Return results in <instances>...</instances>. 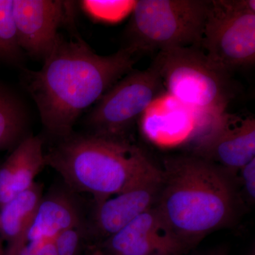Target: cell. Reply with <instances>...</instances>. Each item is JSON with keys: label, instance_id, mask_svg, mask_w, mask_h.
Here are the masks:
<instances>
[{"label": "cell", "instance_id": "cell-7", "mask_svg": "<svg viewBox=\"0 0 255 255\" xmlns=\"http://www.w3.org/2000/svg\"><path fill=\"white\" fill-rule=\"evenodd\" d=\"M162 86L152 66L129 72L101 97L89 114L86 122L91 133L124 137L128 128L155 102Z\"/></svg>", "mask_w": 255, "mask_h": 255}, {"label": "cell", "instance_id": "cell-6", "mask_svg": "<svg viewBox=\"0 0 255 255\" xmlns=\"http://www.w3.org/2000/svg\"><path fill=\"white\" fill-rule=\"evenodd\" d=\"M201 48L210 63L226 75L254 65L255 0L210 1Z\"/></svg>", "mask_w": 255, "mask_h": 255}, {"label": "cell", "instance_id": "cell-5", "mask_svg": "<svg viewBox=\"0 0 255 255\" xmlns=\"http://www.w3.org/2000/svg\"><path fill=\"white\" fill-rule=\"evenodd\" d=\"M209 5L206 0L134 1L126 47L135 55L174 48H201Z\"/></svg>", "mask_w": 255, "mask_h": 255}, {"label": "cell", "instance_id": "cell-15", "mask_svg": "<svg viewBox=\"0 0 255 255\" xmlns=\"http://www.w3.org/2000/svg\"><path fill=\"white\" fill-rule=\"evenodd\" d=\"M28 119L16 95L0 83V150H13L27 137Z\"/></svg>", "mask_w": 255, "mask_h": 255}, {"label": "cell", "instance_id": "cell-23", "mask_svg": "<svg viewBox=\"0 0 255 255\" xmlns=\"http://www.w3.org/2000/svg\"><path fill=\"white\" fill-rule=\"evenodd\" d=\"M0 255H2V251H1V248H0Z\"/></svg>", "mask_w": 255, "mask_h": 255}, {"label": "cell", "instance_id": "cell-16", "mask_svg": "<svg viewBox=\"0 0 255 255\" xmlns=\"http://www.w3.org/2000/svg\"><path fill=\"white\" fill-rule=\"evenodd\" d=\"M13 0H0V62L18 65L23 50L18 44L12 14Z\"/></svg>", "mask_w": 255, "mask_h": 255}, {"label": "cell", "instance_id": "cell-19", "mask_svg": "<svg viewBox=\"0 0 255 255\" xmlns=\"http://www.w3.org/2000/svg\"><path fill=\"white\" fill-rule=\"evenodd\" d=\"M38 255H58L55 248V240L48 242L41 248Z\"/></svg>", "mask_w": 255, "mask_h": 255}, {"label": "cell", "instance_id": "cell-17", "mask_svg": "<svg viewBox=\"0 0 255 255\" xmlns=\"http://www.w3.org/2000/svg\"><path fill=\"white\" fill-rule=\"evenodd\" d=\"M88 233L84 221L60 233L55 239L58 255H80L82 243Z\"/></svg>", "mask_w": 255, "mask_h": 255}, {"label": "cell", "instance_id": "cell-14", "mask_svg": "<svg viewBox=\"0 0 255 255\" xmlns=\"http://www.w3.org/2000/svg\"><path fill=\"white\" fill-rule=\"evenodd\" d=\"M43 197V185L35 182L0 208V233L9 244L27 229Z\"/></svg>", "mask_w": 255, "mask_h": 255}, {"label": "cell", "instance_id": "cell-10", "mask_svg": "<svg viewBox=\"0 0 255 255\" xmlns=\"http://www.w3.org/2000/svg\"><path fill=\"white\" fill-rule=\"evenodd\" d=\"M100 249L110 255H178L185 251L155 206L139 215Z\"/></svg>", "mask_w": 255, "mask_h": 255}, {"label": "cell", "instance_id": "cell-24", "mask_svg": "<svg viewBox=\"0 0 255 255\" xmlns=\"http://www.w3.org/2000/svg\"><path fill=\"white\" fill-rule=\"evenodd\" d=\"M169 255L159 254V255Z\"/></svg>", "mask_w": 255, "mask_h": 255}, {"label": "cell", "instance_id": "cell-12", "mask_svg": "<svg viewBox=\"0 0 255 255\" xmlns=\"http://www.w3.org/2000/svg\"><path fill=\"white\" fill-rule=\"evenodd\" d=\"M83 221L80 205L70 191H51L48 196H43L27 229L13 243L43 247L65 230Z\"/></svg>", "mask_w": 255, "mask_h": 255}, {"label": "cell", "instance_id": "cell-25", "mask_svg": "<svg viewBox=\"0 0 255 255\" xmlns=\"http://www.w3.org/2000/svg\"><path fill=\"white\" fill-rule=\"evenodd\" d=\"M102 253H103V252H102ZM104 255H107V254H105V253H104Z\"/></svg>", "mask_w": 255, "mask_h": 255}, {"label": "cell", "instance_id": "cell-8", "mask_svg": "<svg viewBox=\"0 0 255 255\" xmlns=\"http://www.w3.org/2000/svg\"><path fill=\"white\" fill-rule=\"evenodd\" d=\"M196 156L221 166L229 173L255 158V120L224 112L196 129ZM195 131V132H196Z\"/></svg>", "mask_w": 255, "mask_h": 255}, {"label": "cell", "instance_id": "cell-20", "mask_svg": "<svg viewBox=\"0 0 255 255\" xmlns=\"http://www.w3.org/2000/svg\"><path fill=\"white\" fill-rule=\"evenodd\" d=\"M199 255H229L227 247L221 246L213 248Z\"/></svg>", "mask_w": 255, "mask_h": 255}, {"label": "cell", "instance_id": "cell-1", "mask_svg": "<svg viewBox=\"0 0 255 255\" xmlns=\"http://www.w3.org/2000/svg\"><path fill=\"white\" fill-rule=\"evenodd\" d=\"M135 55L127 47L98 55L82 38L59 33L41 70L23 73L46 131L58 140L73 133L82 112L132 70Z\"/></svg>", "mask_w": 255, "mask_h": 255}, {"label": "cell", "instance_id": "cell-9", "mask_svg": "<svg viewBox=\"0 0 255 255\" xmlns=\"http://www.w3.org/2000/svg\"><path fill=\"white\" fill-rule=\"evenodd\" d=\"M67 2L13 0V18L18 44L23 51L44 61L59 36L58 28L67 20Z\"/></svg>", "mask_w": 255, "mask_h": 255}, {"label": "cell", "instance_id": "cell-21", "mask_svg": "<svg viewBox=\"0 0 255 255\" xmlns=\"http://www.w3.org/2000/svg\"><path fill=\"white\" fill-rule=\"evenodd\" d=\"M89 255H105L104 253H102V251H100V249L95 250V251H92L91 253H90Z\"/></svg>", "mask_w": 255, "mask_h": 255}, {"label": "cell", "instance_id": "cell-13", "mask_svg": "<svg viewBox=\"0 0 255 255\" xmlns=\"http://www.w3.org/2000/svg\"><path fill=\"white\" fill-rule=\"evenodd\" d=\"M43 147L41 137L28 135L0 164V208L33 185L46 166Z\"/></svg>", "mask_w": 255, "mask_h": 255}, {"label": "cell", "instance_id": "cell-18", "mask_svg": "<svg viewBox=\"0 0 255 255\" xmlns=\"http://www.w3.org/2000/svg\"><path fill=\"white\" fill-rule=\"evenodd\" d=\"M241 174V184L245 196L251 203L255 200V158L238 171Z\"/></svg>", "mask_w": 255, "mask_h": 255}, {"label": "cell", "instance_id": "cell-11", "mask_svg": "<svg viewBox=\"0 0 255 255\" xmlns=\"http://www.w3.org/2000/svg\"><path fill=\"white\" fill-rule=\"evenodd\" d=\"M162 179V177L132 188L95 204L89 233L107 239L153 207L160 191Z\"/></svg>", "mask_w": 255, "mask_h": 255}, {"label": "cell", "instance_id": "cell-2", "mask_svg": "<svg viewBox=\"0 0 255 255\" xmlns=\"http://www.w3.org/2000/svg\"><path fill=\"white\" fill-rule=\"evenodd\" d=\"M155 206L188 249L236 219L238 196L230 173L196 155L165 158Z\"/></svg>", "mask_w": 255, "mask_h": 255}, {"label": "cell", "instance_id": "cell-3", "mask_svg": "<svg viewBox=\"0 0 255 255\" xmlns=\"http://www.w3.org/2000/svg\"><path fill=\"white\" fill-rule=\"evenodd\" d=\"M44 159L69 190L91 194L95 204L162 177V169L125 137L73 132L58 140Z\"/></svg>", "mask_w": 255, "mask_h": 255}, {"label": "cell", "instance_id": "cell-22", "mask_svg": "<svg viewBox=\"0 0 255 255\" xmlns=\"http://www.w3.org/2000/svg\"><path fill=\"white\" fill-rule=\"evenodd\" d=\"M249 255H255V251H252L251 253V254H250Z\"/></svg>", "mask_w": 255, "mask_h": 255}, {"label": "cell", "instance_id": "cell-4", "mask_svg": "<svg viewBox=\"0 0 255 255\" xmlns=\"http://www.w3.org/2000/svg\"><path fill=\"white\" fill-rule=\"evenodd\" d=\"M152 66L171 97L200 117L201 123L226 112L228 75L213 66L201 48L161 50Z\"/></svg>", "mask_w": 255, "mask_h": 255}]
</instances>
